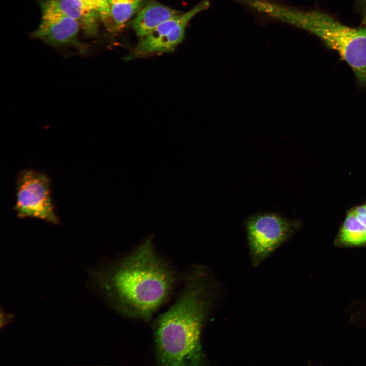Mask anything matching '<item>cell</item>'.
<instances>
[{
	"instance_id": "obj_1",
	"label": "cell",
	"mask_w": 366,
	"mask_h": 366,
	"mask_svg": "<svg viewBox=\"0 0 366 366\" xmlns=\"http://www.w3.org/2000/svg\"><path fill=\"white\" fill-rule=\"evenodd\" d=\"M175 281V272L148 239L127 256L93 269L88 285L119 313L148 320L169 297Z\"/></svg>"
},
{
	"instance_id": "obj_2",
	"label": "cell",
	"mask_w": 366,
	"mask_h": 366,
	"mask_svg": "<svg viewBox=\"0 0 366 366\" xmlns=\"http://www.w3.org/2000/svg\"><path fill=\"white\" fill-rule=\"evenodd\" d=\"M219 285L203 265L187 273L176 301L154 324L156 356L163 365H199L204 362L201 336L218 298Z\"/></svg>"
},
{
	"instance_id": "obj_3",
	"label": "cell",
	"mask_w": 366,
	"mask_h": 366,
	"mask_svg": "<svg viewBox=\"0 0 366 366\" xmlns=\"http://www.w3.org/2000/svg\"><path fill=\"white\" fill-rule=\"evenodd\" d=\"M257 11L318 37L339 54L353 70L358 85L366 88V26L349 27L322 11L304 10L276 0H259Z\"/></svg>"
},
{
	"instance_id": "obj_4",
	"label": "cell",
	"mask_w": 366,
	"mask_h": 366,
	"mask_svg": "<svg viewBox=\"0 0 366 366\" xmlns=\"http://www.w3.org/2000/svg\"><path fill=\"white\" fill-rule=\"evenodd\" d=\"M299 220H289L274 213H262L245 222L252 265L257 267L299 228Z\"/></svg>"
},
{
	"instance_id": "obj_5",
	"label": "cell",
	"mask_w": 366,
	"mask_h": 366,
	"mask_svg": "<svg viewBox=\"0 0 366 366\" xmlns=\"http://www.w3.org/2000/svg\"><path fill=\"white\" fill-rule=\"evenodd\" d=\"M50 179L45 174L32 169L17 175L14 209L19 218H33L52 224L59 223L50 195Z\"/></svg>"
},
{
	"instance_id": "obj_6",
	"label": "cell",
	"mask_w": 366,
	"mask_h": 366,
	"mask_svg": "<svg viewBox=\"0 0 366 366\" xmlns=\"http://www.w3.org/2000/svg\"><path fill=\"white\" fill-rule=\"evenodd\" d=\"M209 0H203L188 11L163 23L138 43L125 57V61L160 53L171 52L183 40L187 24L196 14L207 9Z\"/></svg>"
},
{
	"instance_id": "obj_7",
	"label": "cell",
	"mask_w": 366,
	"mask_h": 366,
	"mask_svg": "<svg viewBox=\"0 0 366 366\" xmlns=\"http://www.w3.org/2000/svg\"><path fill=\"white\" fill-rule=\"evenodd\" d=\"M42 18L33 38L53 46H78L79 23L50 8L41 6Z\"/></svg>"
},
{
	"instance_id": "obj_8",
	"label": "cell",
	"mask_w": 366,
	"mask_h": 366,
	"mask_svg": "<svg viewBox=\"0 0 366 366\" xmlns=\"http://www.w3.org/2000/svg\"><path fill=\"white\" fill-rule=\"evenodd\" d=\"M182 13L155 1H150L141 8L130 25L140 39L158 26Z\"/></svg>"
},
{
	"instance_id": "obj_9",
	"label": "cell",
	"mask_w": 366,
	"mask_h": 366,
	"mask_svg": "<svg viewBox=\"0 0 366 366\" xmlns=\"http://www.w3.org/2000/svg\"><path fill=\"white\" fill-rule=\"evenodd\" d=\"M41 6L50 8L75 19L87 33L97 32L100 16L84 0H44Z\"/></svg>"
},
{
	"instance_id": "obj_10",
	"label": "cell",
	"mask_w": 366,
	"mask_h": 366,
	"mask_svg": "<svg viewBox=\"0 0 366 366\" xmlns=\"http://www.w3.org/2000/svg\"><path fill=\"white\" fill-rule=\"evenodd\" d=\"M334 244L343 248L366 246V227L358 220L352 209L347 211Z\"/></svg>"
},
{
	"instance_id": "obj_11",
	"label": "cell",
	"mask_w": 366,
	"mask_h": 366,
	"mask_svg": "<svg viewBox=\"0 0 366 366\" xmlns=\"http://www.w3.org/2000/svg\"><path fill=\"white\" fill-rule=\"evenodd\" d=\"M113 30H118L141 9L145 0H109Z\"/></svg>"
},
{
	"instance_id": "obj_12",
	"label": "cell",
	"mask_w": 366,
	"mask_h": 366,
	"mask_svg": "<svg viewBox=\"0 0 366 366\" xmlns=\"http://www.w3.org/2000/svg\"><path fill=\"white\" fill-rule=\"evenodd\" d=\"M88 6L97 12L108 29L113 30L110 16L109 0H84Z\"/></svg>"
},
{
	"instance_id": "obj_13",
	"label": "cell",
	"mask_w": 366,
	"mask_h": 366,
	"mask_svg": "<svg viewBox=\"0 0 366 366\" xmlns=\"http://www.w3.org/2000/svg\"><path fill=\"white\" fill-rule=\"evenodd\" d=\"M352 209L358 220L366 227V203Z\"/></svg>"
},
{
	"instance_id": "obj_14",
	"label": "cell",
	"mask_w": 366,
	"mask_h": 366,
	"mask_svg": "<svg viewBox=\"0 0 366 366\" xmlns=\"http://www.w3.org/2000/svg\"><path fill=\"white\" fill-rule=\"evenodd\" d=\"M357 5L361 17V24L366 26V0H358Z\"/></svg>"
},
{
	"instance_id": "obj_15",
	"label": "cell",
	"mask_w": 366,
	"mask_h": 366,
	"mask_svg": "<svg viewBox=\"0 0 366 366\" xmlns=\"http://www.w3.org/2000/svg\"><path fill=\"white\" fill-rule=\"evenodd\" d=\"M1 326L2 328L3 326H5L11 322L14 318V316L12 314L7 313L5 311L3 312L2 309H1Z\"/></svg>"
}]
</instances>
